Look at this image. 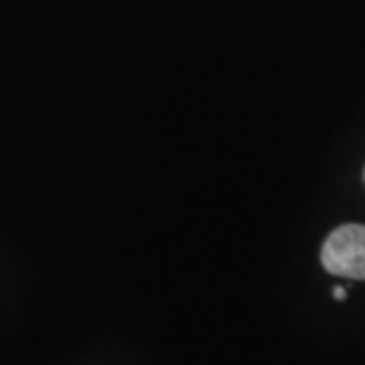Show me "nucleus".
Instances as JSON below:
<instances>
[{
    "label": "nucleus",
    "instance_id": "1",
    "mask_svg": "<svg viewBox=\"0 0 365 365\" xmlns=\"http://www.w3.org/2000/svg\"><path fill=\"white\" fill-rule=\"evenodd\" d=\"M327 272L365 280V225H343L327 237L323 254Z\"/></svg>",
    "mask_w": 365,
    "mask_h": 365
},
{
    "label": "nucleus",
    "instance_id": "2",
    "mask_svg": "<svg viewBox=\"0 0 365 365\" xmlns=\"http://www.w3.org/2000/svg\"><path fill=\"white\" fill-rule=\"evenodd\" d=\"M333 297H335L337 300L345 299V288H341V287L335 288V290H333Z\"/></svg>",
    "mask_w": 365,
    "mask_h": 365
}]
</instances>
